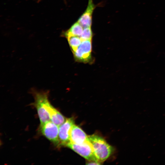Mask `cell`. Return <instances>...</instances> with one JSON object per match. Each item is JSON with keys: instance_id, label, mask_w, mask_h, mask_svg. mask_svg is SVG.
Segmentation results:
<instances>
[{"instance_id": "obj_1", "label": "cell", "mask_w": 165, "mask_h": 165, "mask_svg": "<svg viewBox=\"0 0 165 165\" xmlns=\"http://www.w3.org/2000/svg\"><path fill=\"white\" fill-rule=\"evenodd\" d=\"M88 138L98 162L102 163L110 156L113 151V148L103 138L93 134L88 136Z\"/></svg>"}, {"instance_id": "obj_2", "label": "cell", "mask_w": 165, "mask_h": 165, "mask_svg": "<svg viewBox=\"0 0 165 165\" xmlns=\"http://www.w3.org/2000/svg\"><path fill=\"white\" fill-rule=\"evenodd\" d=\"M34 106L36 108L40 122V125L51 121L50 115L46 109L47 103L49 101L46 92H35L34 93Z\"/></svg>"}, {"instance_id": "obj_3", "label": "cell", "mask_w": 165, "mask_h": 165, "mask_svg": "<svg viewBox=\"0 0 165 165\" xmlns=\"http://www.w3.org/2000/svg\"><path fill=\"white\" fill-rule=\"evenodd\" d=\"M92 51V40H88L82 41L76 49L72 52L76 61L91 63L93 62Z\"/></svg>"}, {"instance_id": "obj_4", "label": "cell", "mask_w": 165, "mask_h": 165, "mask_svg": "<svg viewBox=\"0 0 165 165\" xmlns=\"http://www.w3.org/2000/svg\"><path fill=\"white\" fill-rule=\"evenodd\" d=\"M66 146L88 161H96L99 162L95 155L92 147L89 140L80 145L70 142Z\"/></svg>"}, {"instance_id": "obj_5", "label": "cell", "mask_w": 165, "mask_h": 165, "mask_svg": "<svg viewBox=\"0 0 165 165\" xmlns=\"http://www.w3.org/2000/svg\"><path fill=\"white\" fill-rule=\"evenodd\" d=\"M42 134L55 145L59 146L58 126L51 121L40 125Z\"/></svg>"}, {"instance_id": "obj_6", "label": "cell", "mask_w": 165, "mask_h": 165, "mask_svg": "<svg viewBox=\"0 0 165 165\" xmlns=\"http://www.w3.org/2000/svg\"><path fill=\"white\" fill-rule=\"evenodd\" d=\"M75 124L73 118L66 119L65 121L59 126L58 136L59 146H65L70 142V133L73 126Z\"/></svg>"}, {"instance_id": "obj_7", "label": "cell", "mask_w": 165, "mask_h": 165, "mask_svg": "<svg viewBox=\"0 0 165 165\" xmlns=\"http://www.w3.org/2000/svg\"><path fill=\"white\" fill-rule=\"evenodd\" d=\"M95 8L93 0H88L87 8L77 21L83 28L91 27L93 13Z\"/></svg>"}, {"instance_id": "obj_8", "label": "cell", "mask_w": 165, "mask_h": 165, "mask_svg": "<svg viewBox=\"0 0 165 165\" xmlns=\"http://www.w3.org/2000/svg\"><path fill=\"white\" fill-rule=\"evenodd\" d=\"M88 140V136L80 127L74 124L70 131V142L80 145Z\"/></svg>"}, {"instance_id": "obj_9", "label": "cell", "mask_w": 165, "mask_h": 165, "mask_svg": "<svg viewBox=\"0 0 165 165\" xmlns=\"http://www.w3.org/2000/svg\"><path fill=\"white\" fill-rule=\"evenodd\" d=\"M46 108L50 115L51 121L58 127L65 121L66 119L64 116L51 105L49 101L47 103Z\"/></svg>"}, {"instance_id": "obj_10", "label": "cell", "mask_w": 165, "mask_h": 165, "mask_svg": "<svg viewBox=\"0 0 165 165\" xmlns=\"http://www.w3.org/2000/svg\"><path fill=\"white\" fill-rule=\"evenodd\" d=\"M83 27L78 21L73 24L71 27L66 31L62 33V35L65 38L70 36L74 35L80 37Z\"/></svg>"}, {"instance_id": "obj_11", "label": "cell", "mask_w": 165, "mask_h": 165, "mask_svg": "<svg viewBox=\"0 0 165 165\" xmlns=\"http://www.w3.org/2000/svg\"><path fill=\"white\" fill-rule=\"evenodd\" d=\"M66 38L72 52L76 49L82 41L80 37L78 36H70Z\"/></svg>"}, {"instance_id": "obj_12", "label": "cell", "mask_w": 165, "mask_h": 165, "mask_svg": "<svg viewBox=\"0 0 165 165\" xmlns=\"http://www.w3.org/2000/svg\"><path fill=\"white\" fill-rule=\"evenodd\" d=\"M93 32L91 27L84 28L82 33L80 37L82 41L92 40Z\"/></svg>"}, {"instance_id": "obj_13", "label": "cell", "mask_w": 165, "mask_h": 165, "mask_svg": "<svg viewBox=\"0 0 165 165\" xmlns=\"http://www.w3.org/2000/svg\"><path fill=\"white\" fill-rule=\"evenodd\" d=\"M86 164L88 165H100L101 163L96 161H88Z\"/></svg>"}]
</instances>
